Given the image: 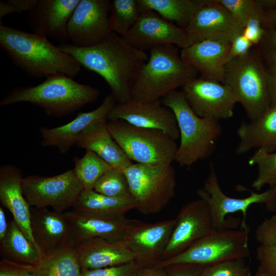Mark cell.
I'll return each mask as SVG.
<instances>
[{
	"mask_svg": "<svg viewBox=\"0 0 276 276\" xmlns=\"http://www.w3.org/2000/svg\"><path fill=\"white\" fill-rule=\"evenodd\" d=\"M107 122L94 125L79 136L77 146L94 152L112 168L124 170L132 164L125 152L112 138Z\"/></svg>",
	"mask_w": 276,
	"mask_h": 276,
	"instance_id": "cell-27",
	"label": "cell"
},
{
	"mask_svg": "<svg viewBox=\"0 0 276 276\" xmlns=\"http://www.w3.org/2000/svg\"><path fill=\"white\" fill-rule=\"evenodd\" d=\"M271 90L269 91L270 98L272 99V103L276 104V82L274 83Z\"/></svg>",
	"mask_w": 276,
	"mask_h": 276,
	"instance_id": "cell-49",
	"label": "cell"
},
{
	"mask_svg": "<svg viewBox=\"0 0 276 276\" xmlns=\"http://www.w3.org/2000/svg\"><path fill=\"white\" fill-rule=\"evenodd\" d=\"M0 242L2 259L36 266L43 258L13 220L9 223L7 234Z\"/></svg>",
	"mask_w": 276,
	"mask_h": 276,
	"instance_id": "cell-28",
	"label": "cell"
},
{
	"mask_svg": "<svg viewBox=\"0 0 276 276\" xmlns=\"http://www.w3.org/2000/svg\"><path fill=\"white\" fill-rule=\"evenodd\" d=\"M109 0H80L67 24L72 44L80 48L95 45L111 32Z\"/></svg>",
	"mask_w": 276,
	"mask_h": 276,
	"instance_id": "cell-12",
	"label": "cell"
},
{
	"mask_svg": "<svg viewBox=\"0 0 276 276\" xmlns=\"http://www.w3.org/2000/svg\"><path fill=\"white\" fill-rule=\"evenodd\" d=\"M249 228L214 229L181 253L167 260H160L154 266L189 263L207 266L225 261L246 259L249 257Z\"/></svg>",
	"mask_w": 276,
	"mask_h": 276,
	"instance_id": "cell-6",
	"label": "cell"
},
{
	"mask_svg": "<svg viewBox=\"0 0 276 276\" xmlns=\"http://www.w3.org/2000/svg\"><path fill=\"white\" fill-rule=\"evenodd\" d=\"M181 91L192 109L201 118L219 121L234 115L236 98L222 83L195 78L186 83Z\"/></svg>",
	"mask_w": 276,
	"mask_h": 276,
	"instance_id": "cell-16",
	"label": "cell"
},
{
	"mask_svg": "<svg viewBox=\"0 0 276 276\" xmlns=\"http://www.w3.org/2000/svg\"><path fill=\"white\" fill-rule=\"evenodd\" d=\"M81 268L70 242L44 256L36 265L34 276H80Z\"/></svg>",
	"mask_w": 276,
	"mask_h": 276,
	"instance_id": "cell-31",
	"label": "cell"
},
{
	"mask_svg": "<svg viewBox=\"0 0 276 276\" xmlns=\"http://www.w3.org/2000/svg\"><path fill=\"white\" fill-rule=\"evenodd\" d=\"M93 190L109 197L133 198L124 171L112 167L100 177Z\"/></svg>",
	"mask_w": 276,
	"mask_h": 276,
	"instance_id": "cell-35",
	"label": "cell"
},
{
	"mask_svg": "<svg viewBox=\"0 0 276 276\" xmlns=\"http://www.w3.org/2000/svg\"><path fill=\"white\" fill-rule=\"evenodd\" d=\"M9 227L5 212L3 208L0 207V241L7 234Z\"/></svg>",
	"mask_w": 276,
	"mask_h": 276,
	"instance_id": "cell-48",
	"label": "cell"
},
{
	"mask_svg": "<svg viewBox=\"0 0 276 276\" xmlns=\"http://www.w3.org/2000/svg\"><path fill=\"white\" fill-rule=\"evenodd\" d=\"M64 213L70 226L69 242L73 246L94 238L111 241L123 240L129 220L125 217L104 216L75 209Z\"/></svg>",
	"mask_w": 276,
	"mask_h": 276,
	"instance_id": "cell-21",
	"label": "cell"
},
{
	"mask_svg": "<svg viewBox=\"0 0 276 276\" xmlns=\"http://www.w3.org/2000/svg\"><path fill=\"white\" fill-rule=\"evenodd\" d=\"M162 103L174 113L179 132L180 144L174 161L182 167H190L209 158L222 133L219 121L197 116L187 102L182 91L167 94Z\"/></svg>",
	"mask_w": 276,
	"mask_h": 276,
	"instance_id": "cell-5",
	"label": "cell"
},
{
	"mask_svg": "<svg viewBox=\"0 0 276 276\" xmlns=\"http://www.w3.org/2000/svg\"><path fill=\"white\" fill-rule=\"evenodd\" d=\"M225 8L236 21L244 28L248 21L253 18L259 19L262 22L266 16L262 8L254 0H216Z\"/></svg>",
	"mask_w": 276,
	"mask_h": 276,
	"instance_id": "cell-36",
	"label": "cell"
},
{
	"mask_svg": "<svg viewBox=\"0 0 276 276\" xmlns=\"http://www.w3.org/2000/svg\"><path fill=\"white\" fill-rule=\"evenodd\" d=\"M80 0H37L27 22L34 33L66 43L67 24Z\"/></svg>",
	"mask_w": 276,
	"mask_h": 276,
	"instance_id": "cell-20",
	"label": "cell"
},
{
	"mask_svg": "<svg viewBox=\"0 0 276 276\" xmlns=\"http://www.w3.org/2000/svg\"><path fill=\"white\" fill-rule=\"evenodd\" d=\"M200 276H251L245 259L223 261L204 266Z\"/></svg>",
	"mask_w": 276,
	"mask_h": 276,
	"instance_id": "cell-37",
	"label": "cell"
},
{
	"mask_svg": "<svg viewBox=\"0 0 276 276\" xmlns=\"http://www.w3.org/2000/svg\"><path fill=\"white\" fill-rule=\"evenodd\" d=\"M36 267L2 259L0 261V276H34Z\"/></svg>",
	"mask_w": 276,
	"mask_h": 276,
	"instance_id": "cell-41",
	"label": "cell"
},
{
	"mask_svg": "<svg viewBox=\"0 0 276 276\" xmlns=\"http://www.w3.org/2000/svg\"><path fill=\"white\" fill-rule=\"evenodd\" d=\"M30 226L33 239L43 257L69 243L70 226L64 212L31 207Z\"/></svg>",
	"mask_w": 276,
	"mask_h": 276,
	"instance_id": "cell-22",
	"label": "cell"
},
{
	"mask_svg": "<svg viewBox=\"0 0 276 276\" xmlns=\"http://www.w3.org/2000/svg\"><path fill=\"white\" fill-rule=\"evenodd\" d=\"M112 138L135 163L171 165L178 146L175 140L162 131L134 126L122 120L108 121Z\"/></svg>",
	"mask_w": 276,
	"mask_h": 276,
	"instance_id": "cell-7",
	"label": "cell"
},
{
	"mask_svg": "<svg viewBox=\"0 0 276 276\" xmlns=\"http://www.w3.org/2000/svg\"><path fill=\"white\" fill-rule=\"evenodd\" d=\"M136 208L133 198L111 197L94 190L84 189L73 208L104 216L124 217L128 211Z\"/></svg>",
	"mask_w": 276,
	"mask_h": 276,
	"instance_id": "cell-29",
	"label": "cell"
},
{
	"mask_svg": "<svg viewBox=\"0 0 276 276\" xmlns=\"http://www.w3.org/2000/svg\"><path fill=\"white\" fill-rule=\"evenodd\" d=\"M142 11L138 0L111 1L109 18L111 31L124 37L137 21Z\"/></svg>",
	"mask_w": 276,
	"mask_h": 276,
	"instance_id": "cell-32",
	"label": "cell"
},
{
	"mask_svg": "<svg viewBox=\"0 0 276 276\" xmlns=\"http://www.w3.org/2000/svg\"><path fill=\"white\" fill-rule=\"evenodd\" d=\"M58 47L81 66L101 76L118 104L132 99V85L149 58L146 52L134 48L113 32L91 47L80 48L66 43Z\"/></svg>",
	"mask_w": 276,
	"mask_h": 276,
	"instance_id": "cell-1",
	"label": "cell"
},
{
	"mask_svg": "<svg viewBox=\"0 0 276 276\" xmlns=\"http://www.w3.org/2000/svg\"><path fill=\"white\" fill-rule=\"evenodd\" d=\"M274 39V43L276 44V35H275Z\"/></svg>",
	"mask_w": 276,
	"mask_h": 276,
	"instance_id": "cell-51",
	"label": "cell"
},
{
	"mask_svg": "<svg viewBox=\"0 0 276 276\" xmlns=\"http://www.w3.org/2000/svg\"><path fill=\"white\" fill-rule=\"evenodd\" d=\"M222 83L231 90L250 120L260 116L270 104L265 75L252 48L245 56L225 65Z\"/></svg>",
	"mask_w": 276,
	"mask_h": 276,
	"instance_id": "cell-9",
	"label": "cell"
},
{
	"mask_svg": "<svg viewBox=\"0 0 276 276\" xmlns=\"http://www.w3.org/2000/svg\"><path fill=\"white\" fill-rule=\"evenodd\" d=\"M204 266L179 263L168 265L165 267L168 276H200Z\"/></svg>",
	"mask_w": 276,
	"mask_h": 276,
	"instance_id": "cell-43",
	"label": "cell"
},
{
	"mask_svg": "<svg viewBox=\"0 0 276 276\" xmlns=\"http://www.w3.org/2000/svg\"><path fill=\"white\" fill-rule=\"evenodd\" d=\"M14 12L20 13L19 10L9 0L0 2L1 23L2 22V19L4 16Z\"/></svg>",
	"mask_w": 276,
	"mask_h": 276,
	"instance_id": "cell-47",
	"label": "cell"
},
{
	"mask_svg": "<svg viewBox=\"0 0 276 276\" xmlns=\"http://www.w3.org/2000/svg\"><path fill=\"white\" fill-rule=\"evenodd\" d=\"M75 174L84 189L93 190L100 177L112 167L90 150H86L81 158H73Z\"/></svg>",
	"mask_w": 276,
	"mask_h": 276,
	"instance_id": "cell-33",
	"label": "cell"
},
{
	"mask_svg": "<svg viewBox=\"0 0 276 276\" xmlns=\"http://www.w3.org/2000/svg\"><path fill=\"white\" fill-rule=\"evenodd\" d=\"M267 19L271 22L276 21V10H272L267 15Z\"/></svg>",
	"mask_w": 276,
	"mask_h": 276,
	"instance_id": "cell-50",
	"label": "cell"
},
{
	"mask_svg": "<svg viewBox=\"0 0 276 276\" xmlns=\"http://www.w3.org/2000/svg\"><path fill=\"white\" fill-rule=\"evenodd\" d=\"M231 43L216 40H203L181 49L180 56L200 74L201 78L222 83Z\"/></svg>",
	"mask_w": 276,
	"mask_h": 276,
	"instance_id": "cell-25",
	"label": "cell"
},
{
	"mask_svg": "<svg viewBox=\"0 0 276 276\" xmlns=\"http://www.w3.org/2000/svg\"><path fill=\"white\" fill-rule=\"evenodd\" d=\"M142 8L138 20L123 37L132 47L146 52L168 44L181 49L191 45L184 29L166 20L153 10Z\"/></svg>",
	"mask_w": 276,
	"mask_h": 276,
	"instance_id": "cell-13",
	"label": "cell"
},
{
	"mask_svg": "<svg viewBox=\"0 0 276 276\" xmlns=\"http://www.w3.org/2000/svg\"><path fill=\"white\" fill-rule=\"evenodd\" d=\"M237 154L256 149L268 152L276 151V104L269 107L258 118L249 123L243 122L238 127Z\"/></svg>",
	"mask_w": 276,
	"mask_h": 276,
	"instance_id": "cell-26",
	"label": "cell"
},
{
	"mask_svg": "<svg viewBox=\"0 0 276 276\" xmlns=\"http://www.w3.org/2000/svg\"><path fill=\"white\" fill-rule=\"evenodd\" d=\"M108 120H122L135 127L159 130L175 140L179 138L174 113L159 100L145 103L131 99L117 103L109 112Z\"/></svg>",
	"mask_w": 276,
	"mask_h": 276,
	"instance_id": "cell-18",
	"label": "cell"
},
{
	"mask_svg": "<svg viewBox=\"0 0 276 276\" xmlns=\"http://www.w3.org/2000/svg\"><path fill=\"white\" fill-rule=\"evenodd\" d=\"M142 8L156 12L166 20L185 29L204 0H138Z\"/></svg>",
	"mask_w": 276,
	"mask_h": 276,
	"instance_id": "cell-30",
	"label": "cell"
},
{
	"mask_svg": "<svg viewBox=\"0 0 276 276\" xmlns=\"http://www.w3.org/2000/svg\"><path fill=\"white\" fill-rule=\"evenodd\" d=\"M73 246L81 269H98L135 261L134 254L124 239L111 241L94 238Z\"/></svg>",
	"mask_w": 276,
	"mask_h": 276,
	"instance_id": "cell-23",
	"label": "cell"
},
{
	"mask_svg": "<svg viewBox=\"0 0 276 276\" xmlns=\"http://www.w3.org/2000/svg\"><path fill=\"white\" fill-rule=\"evenodd\" d=\"M99 95L95 87L57 74L34 86L14 87L1 100L0 106L29 103L42 109L48 116L61 117L95 102Z\"/></svg>",
	"mask_w": 276,
	"mask_h": 276,
	"instance_id": "cell-3",
	"label": "cell"
},
{
	"mask_svg": "<svg viewBox=\"0 0 276 276\" xmlns=\"http://www.w3.org/2000/svg\"><path fill=\"white\" fill-rule=\"evenodd\" d=\"M250 195L244 198L231 197L222 190L217 175L211 167L209 176L202 188L197 190V194L208 203L215 229L237 228L238 220L226 219L229 214L241 212L243 215L241 226H248L246 219L248 209L252 204H263L270 211H276V186L269 187L262 193L249 190Z\"/></svg>",
	"mask_w": 276,
	"mask_h": 276,
	"instance_id": "cell-10",
	"label": "cell"
},
{
	"mask_svg": "<svg viewBox=\"0 0 276 276\" xmlns=\"http://www.w3.org/2000/svg\"><path fill=\"white\" fill-rule=\"evenodd\" d=\"M250 166H257L258 173L252 182V188L260 191L264 186H276V151L268 152L258 149L248 159Z\"/></svg>",
	"mask_w": 276,
	"mask_h": 276,
	"instance_id": "cell-34",
	"label": "cell"
},
{
	"mask_svg": "<svg viewBox=\"0 0 276 276\" xmlns=\"http://www.w3.org/2000/svg\"><path fill=\"white\" fill-rule=\"evenodd\" d=\"M136 276H168V274L165 268L152 265L141 267Z\"/></svg>",
	"mask_w": 276,
	"mask_h": 276,
	"instance_id": "cell-45",
	"label": "cell"
},
{
	"mask_svg": "<svg viewBox=\"0 0 276 276\" xmlns=\"http://www.w3.org/2000/svg\"><path fill=\"white\" fill-rule=\"evenodd\" d=\"M256 259L259 264L255 276H276V246L260 244Z\"/></svg>",
	"mask_w": 276,
	"mask_h": 276,
	"instance_id": "cell-38",
	"label": "cell"
},
{
	"mask_svg": "<svg viewBox=\"0 0 276 276\" xmlns=\"http://www.w3.org/2000/svg\"><path fill=\"white\" fill-rule=\"evenodd\" d=\"M0 45L13 64L28 76L48 77L57 74L76 77L81 65L44 36L0 25Z\"/></svg>",
	"mask_w": 276,
	"mask_h": 276,
	"instance_id": "cell-2",
	"label": "cell"
},
{
	"mask_svg": "<svg viewBox=\"0 0 276 276\" xmlns=\"http://www.w3.org/2000/svg\"><path fill=\"white\" fill-rule=\"evenodd\" d=\"M84 189L73 169L52 176L30 175L24 178L22 190L31 207L64 213L74 208Z\"/></svg>",
	"mask_w": 276,
	"mask_h": 276,
	"instance_id": "cell-11",
	"label": "cell"
},
{
	"mask_svg": "<svg viewBox=\"0 0 276 276\" xmlns=\"http://www.w3.org/2000/svg\"><path fill=\"white\" fill-rule=\"evenodd\" d=\"M23 179L21 171L16 167L12 165L2 166L0 201L11 213L13 220L17 226L37 248L30 226L31 206L23 193Z\"/></svg>",
	"mask_w": 276,
	"mask_h": 276,
	"instance_id": "cell-24",
	"label": "cell"
},
{
	"mask_svg": "<svg viewBox=\"0 0 276 276\" xmlns=\"http://www.w3.org/2000/svg\"><path fill=\"white\" fill-rule=\"evenodd\" d=\"M117 102L110 94L105 97L102 102L95 109L81 112L71 122L54 127H42L40 133L43 146L56 147L63 154L77 144L80 135L90 127L107 122L108 116Z\"/></svg>",
	"mask_w": 276,
	"mask_h": 276,
	"instance_id": "cell-19",
	"label": "cell"
},
{
	"mask_svg": "<svg viewBox=\"0 0 276 276\" xmlns=\"http://www.w3.org/2000/svg\"><path fill=\"white\" fill-rule=\"evenodd\" d=\"M175 224V218L154 223L129 219L123 239L143 266H152L162 260Z\"/></svg>",
	"mask_w": 276,
	"mask_h": 276,
	"instance_id": "cell-14",
	"label": "cell"
},
{
	"mask_svg": "<svg viewBox=\"0 0 276 276\" xmlns=\"http://www.w3.org/2000/svg\"><path fill=\"white\" fill-rule=\"evenodd\" d=\"M143 266L133 261L125 264L94 269H81L80 276H136Z\"/></svg>",
	"mask_w": 276,
	"mask_h": 276,
	"instance_id": "cell-39",
	"label": "cell"
},
{
	"mask_svg": "<svg viewBox=\"0 0 276 276\" xmlns=\"http://www.w3.org/2000/svg\"><path fill=\"white\" fill-rule=\"evenodd\" d=\"M243 29L216 0H204L185 30L192 44L205 40L231 43Z\"/></svg>",
	"mask_w": 276,
	"mask_h": 276,
	"instance_id": "cell-17",
	"label": "cell"
},
{
	"mask_svg": "<svg viewBox=\"0 0 276 276\" xmlns=\"http://www.w3.org/2000/svg\"><path fill=\"white\" fill-rule=\"evenodd\" d=\"M255 236L260 244L276 246V214L264 219L256 228Z\"/></svg>",
	"mask_w": 276,
	"mask_h": 276,
	"instance_id": "cell-40",
	"label": "cell"
},
{
	"mask_svg": "<svg viewBox=\"0 0 276 276\" xmlns=\"http://www.w3.org/2000/svg\"><path fill=\"white\" fill-rule=\"evenodd\" d=\"M149 52L132 85V99L145 103L158 101L196 78L198 72L181 59L177 47H158Z\"/></svg>",
	"mask_w": 276,
	"mask_h": 276,
	"instance_id": "cell-4",
	"label": "cell"
},
{
	"mask_svg": "<svg viewBox=\"0 0 276 276\" xmlns=\"http://www.w3.org/2000/svg\"><path fill=\"white\" fill-rule=\"evenodd\" d=\"M253 45L243 34L236 36L231 42L225 58V65L235 58L246 55Z\"/></svg>",
	"mask_w": 276,
	"mask_h": 276,
	"instance_id": "cell-42",
	"label": "cell"
},
{
	"mask_svg": "<svg viewBox=\"0 0 276 276\" xmlns=\"http://www.w3.org/2000/svg\"><path fill=\"white\" fill-rule=\"evenodd\" d=\"M175 218V224L161 260L181 253L215 229L208 204L200 198L183 206Z\"/></svg>",
	"mask_w": 276,
	"mask_h": 276,
	"instance_id": "cell-15",
	"label": "cell"
},
{
	"mask_svg": "<svg viewBox=\"0 0 276 276\" xmlns=\"http://www.w3.org/2000/svg\"><path fill=\"white\" fill-rule=\"evenodd\" d=\"M136 210L144 215L159 213L175 194V171L171 165L132 163L123 170Z\"/></svg>",
	"mask_w": 276,
	"mask_h": 276,
	"instance_id": "cell-8",
	"label": "cell"
},
{
	"mask_svg": "<svg viewBox=\"0 0 276 276\" xmlns=\"http://www.w3.org/2000/svg\"><path fill=\"white\" fill-rule=\"evenodd\" d=\"M21 13L29 11L36 4L37 0H9Z\"/></svg>",
	"mask_w": 276,
	"mask_h": 276,
	"instance_id": "cell-46",
	"label": "cell"
},
{
	"mask_svg": "<svg viewBox=\"0 0 276 276\" xmlns=\"http://www.w3.org/2000/svg\"><path fill=\"white\" fill-rule=\"evenodd\" d=\"M264 33L262 22L258 19L253 18L246 24L242 34L254 45L260 41Z\"/></svg>",
	"mask_w": 276,
	"mask_h": 276,
	"instance_id": "cell-44",
	"label": "cell"
}]
</instances>
